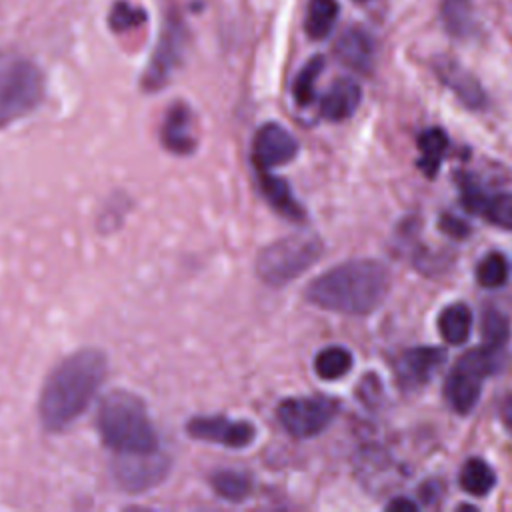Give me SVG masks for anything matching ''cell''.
Here are the masks:
<instances>
[{
    "label": "cell",
    "instance_id": "cell-1",
    "mask_svg": "<svg viewBox=\"0 0 512 512\" xmlns=\"http://www.w3.org/2000/svg\"><path fill=\"white\" fill-rule=\"evenodd\" d=\"M108 370L102 350L82 348L66 356L46 378L38 414L44 430L60 432L76 422L92 404Z\"/></svg>",
    "mask_w": 512,
    "mask_h": 512
},
{
    "label": "cell",
    "instance_id": "cell-15",
    "mask_svg": "<svg viewBox=\"0 0 512 512\" xmlns=\"http://www.w3.org/2000/svg\"><path fill=\"white\" fill-rule=\"evenodd\" d=\"M196 134L192 128V112L186 104H174L162 124V144L174 154L186 156L196 148Z\"/></svg>",
    "mask_w": 512,
    "mask_h": 512
},
{
    "label": "cell",
    "instance_id": "cell-3",
    "mask_svg": "<svg viewBox=\"0 0 512 512\" xmlns=\"http://www.w3.org/2000/svg\"><path fill=\"white\" fill-rule=\"evenodd\" d=\"M98 432L116 456L160 452L148 410L132 392L116 390L104 398L98 410Z\"/></svg>",
    "mask_w": 512,
    "mask_h": 512
},
{
    "label": "cell",
    "instance_id": "cell-13",
    "mask_svg": "<svg viewBox=\"0 0 512 512\" xmlns=\"http://www.w3.org/2000/svg\"><path fill=\"white\" fill-rule=\"evenodd\" d=\"M462 202L466 210L486 218L488 222L504 230H512V194L510 192L486 196L474 182H464Z\"/></svg>",
    "mask_w": 512,
    "mask_h": 512
},
{
    "label": "cell",
    "instance_id": "cell-28",
    "mask_svg": "<svg viewBox=\"0 0 512 512\" xmlns=\"http://www.w3.org/2000/svg\"><path fill=\"white\" fill-rule=\"evenodd\" d=\"M476 278L484 288H500L508 280V262L500 252L484 256L476 268Z\"/></svg>",
    "mask_w": 512,
    "mask_h": 512
},
{
    "label": "cell",
    "instance_id": "cell-9",
    "mask_svg": "<svg viewBox=\"0 0 512 512\" xmlns=\"http://www.w3.org/2000/svg\"><path fill=\"white\" fill-rule=\"evenodd\" d=\"M168 468V458L160 452L116 456L114 478L124 490L142 492L162 482L168 474Z\"/></svg>",
    "mask_w": 512,
    "mask_h": 512
},
{
    "label": "cell",
    "instance_id": "cell-2",
    "mask_svg": "<svg viewBox=\"0 0 512 512\" xmlns=\"http://www.w3.org/2000/svg\"><path fill=\"white\" fill-rule=\"evenodd\" d=\"M390 290L388 268L372 258L348 260L316 276L306 288V300L322 310L366 316L380 308Z\"/></svg>",
    "mask_w": 512,
    "mask_h": 512
},
{
    "label": "cell",
    "instance_id": "cell-11",
    "mask_svg": "<svg viewBox=\"0 0 512 512\" xmlns=\"http://www.w3.org/2000/svg\"><path fill=\"white\" fill-rule=\"evenodd\" d=\"M298 154L296 138L280 124L268 122L258 128L252 142V162L258 170H270L290 162Z\"/></svg>",
    "mask_w": 512,
    "mask_h": 512
},
{
    "label": "cell",
    "instance_id": "cell-24",
    "mask_svg": "<svg viewBox=\"0 0 512 512\" xmlns=\"http://www.w3.org/2000/svg\"><path fill=\"white\" fill-rule=\"evenodd\" d=\"M210 486L220 498L228 502H242L244 498H248L252 482H250V476L244 472L218 470L210 476Z\"/></svg>",
    "mask_w": 512,
    "mask_h": 512
},
{
    "label": "cell",
    "instance_id": "cell-21",
    "mask_svg": "<svg viewBox=\"0 0 512 512\" xmlns=\"http://www.w3.org/2000/svg\"><path fill=\"white\" fill-rule=\"evenodd\" d=\"M458 482L462 486L464 492L472 494V496H486L494 484H496V474L492 470V466L482 460V458H470L464 462V466L460 468L458 474Z\"/></svg>",
    "mask_w": 512,
    "mask_h": 512
},
{
    "label": "cell",
    "instance_id": "cell-16",
    "mask_svg": "<svg viewBox=\"0 0 512 512\" xmlns=\"http://www.w3.org/2000/svg\"><path fill=\"white\" fill-rule=\"evenodd\" d=\"M362 90L350 78H338L320 100V116L330 122L350 118L360 106Z\"/></svg>",
    "mask_w": 512,
    "mask_h": 512
},
{
    "label": "cell",
    "instance_id": "cell-18",
    "mask_svg": "<svg viewBox=\"0 0 512 512\" xmlns=\"http://www.w3.org/2000/svg\"><path fill=\"white\" fill-rule=\"evenodd\" d=\"M260 190H262L264 198L268 200V204L284 218L294 220V222H302L306 218L302 204L292 196V190L286 180L276 178V176L268 174L266 170H260Z\"/></svg>",
    "mask_w": 512,
    "mask_h": 512
},
{
    "label": "cell",
    "instance_id": "cell-30",
    "mask_svg": "<svg viewBox=\"0 0 512 512\" xmlns=\"http://www.w3.org/2000/svg\"><path fill=\"white\" fill-rule=\"evenodd\" d=\"M440 228H442L444 232H448L450 236H456V238L468 234V226H466L464 222L452 218V216H444L442 222H440Z\"/></svg>",
    "mask_w": 512,
    "mask_h": 512
},
{
    "label": "cell",
    "instance_id": "cell-29",
    "mask_svg": "<svg viewBox=\"0 0 512 512\" xmlns=\"http://www.w3.org/2000/svg\"><path fill=\"white\" fill-rule=\"evenodd\" d=\"M146 20L144 10L128 4V2H116L108 14V26L114 32H126L136 26H140Z\"/></svg>",
    "mask_w": 512,
    "mask_h": 512
},
{
    "label": "cell",
    "instance_id": "cell-4",
    "mask_svg": "<svg viewBox=\"0 0 512 512\" xmlns=\"http://www.w3.org/2000/svg\"><path fill=\"white\" fill-rule=\"evenodd\" d=\"M322 252L324 244L316 234H292L258 252L256 274L270 286H284L312 268L320 260Z\"/></svg>",
    "mask_w": 512,
    "mask_h": 512
},
{
    "label": "cell",
    "instance_id": "cell-27",
    "mask_svg": "<svg viewBox=\"0 0 512 512\" xmlns=\"http://www.w3.org/2000/svg\"><path fill=\"white\" fill-rule=\"evenodd\" d=\"M442 20L452 34H466L472 28V4L470 0H444Z\"/></svg>",
    "mask_w": 512,
    "mask_h": 512
},
{
    "label": "cell",
    "instance_id": "cell-6",
    "mask_svg": "<svg viewBox=\"0 0 512 512\" xmlns=\"http://www.w3.org/2000/svg\"><path fill=\"white\" fill-rule=\"evenodd\" d=\"M502 352L490 346L474 348L462 354L446 378V398L458 414H468L480 398L482 380L502 366Z\"/></svg>",
    "mask_w": 512,
    "mask_h": 512
},
{
    "label": "cell",
    "instance_id": "cell-10",
    "mask_svg": "<svg viewBox=\"0 0 512 512\" xmlns=\"http://www.w3.org/2000/svg\"><path fill=\"white\" fill-rule=\"evenodd\" d=\"M186 432L194 440L214 442L228 448H246L256 438V428L244 420H228L224 416H196L186 424Z\"/></svg>",
    "mask_w": 512,
    "mask_h": 512
},
{
    "label": "cell",
    "instance_id": "cell-12",
    "mask_svg": "<svg viewBox=\"0 0 512 512\" xmlns=\"http://www.w3.org/2000/svg\"><path fill=\"white\" fill-rule=\"evenodd\" d=\"M444 360H446V352L442 348H436V346L410 348L396 360L398 380L406 388H418L434 376V372L442 366Z\"/></svg>",
    "mask_w": 512,
    "mask_h": 512
},
{
    "label": "cell",
    "instance_id": "cell-5",
    "mask_svg": "<svg viewBox=\"0 0 512 512\" xmlns=\"http://www.w3.org/2000/svg\"><path fill=\"white\" fill-rule=\"evenodd\" d=\"M42 98V70L22 56H0V128L30 114Z\"/></svg>",
    "mask_w": 512,
    "mask_h": 512
},
{
    "label": "cell",
    "instance_id": "cell-14",
    "mask_svg": "<svg viewBox=\"0 0 512 512\" xmlns=\"http://www.w3.org/2000/svg\"><path fill=\"white\" fill-rule=\"evenodd\" d=\"M434 68H436L438 78L458 96V100L466 108H470V110L484 108L486 94L468 70H464L458 62H452V60H446V58H440L434 64Z\"/></svg>",
    "mask_w": 512,
    "mask_h": 512
},
{
    "label": "cell",
    "instance_id": "cell-7",
    "mask_svg": "<svg viewBox=\"0 0 512 512\" xmlns=\"http://www.w3.org/2000/svg\"><path fill=\"white\" fill-rule=\"evenodd\" d=\"M336 412L338 402L326 396L286 398L276 408L278 422L294 438H312L320 434L334 420Z\"/></svg>",
    "mask_w": 512,
    "mask_h": 512
},
{
    "label": "cell",
    "instance_id": "cell-25",
    "mask_svg": "<svg viewBox=\"0 0 512 512\" xmlns=\"http://www.w3.org/2000/svg\"><path fill=\"white\" fill-rule=\"evenodd\" d=\"M480 334H482L484 346L504 350L510 340V322L498 308L490 306L482 312Z\"/></svg>",
    "mask_w": 512,
    "mask_h": 512
},
{
    "label": "cell",
    "instance_id": "cell-20",
    "mask_svg": "<svg viewBox=\"0 0 512 512\" xmlns=\"http://www.w3.org/2000/svg\"><path fill=\"white\" fill-rule=\"evenodd\" d=\"M446 148H448V136L442 128H428L420 134V138H418V150H420L418 166L428 178L436 176Z\"/></svg>",
    "mask_w": 512,
    "mask_h": 512
},
{
    "label": "cell",
    "instance_id": "cell-17",
    "mask_svg": "<svg viewBox=\"0 0 512 512\" xmlns=\"http://www.w3.org/2000/svg\"><path fill=\"white\" fill-rule=\"evenodd\" d=\"M334 54L348 68L358 70V72H366L372 66L374 44H372V38L364 30L348 28L336 40Z\"/></svg>",
    "mask_w": 512,
    "mask_h": 512
},
{
    "label": "cell",
    "instance_id": "cell-22",
    "mask_svg": "<svg viewBox=\"0 0 512 512\" xmlns=\"http://www.w3.org/2000/svg\"><path fill=\"white\" fill-rule=\"evenodd\" d=\"M336 18H338V2L336 0H310L306 18H304L306 34L312 40L326 38L334 28Z\"/></svg>",
    "mask_w": 512,
    "mask_h": 512
},
{
    "label": "cell",
    "instance_id": "cell-31",
    "mask_svg": "<svg viewBox=\"0 0 512 512\" xmlns=\"http://www.w3.org/2000/svg\"><path fill=\"white\" fill-rule=\"evenodd\" d=\"M418 508L416 502H412L410 498H394L386 504V510H392V512H414Z\"/></svg>",
    "mask_w": 512,
    "mask_h": 512
},
{
    "label": "cell",
    "instance_id": "cell-19",
    "mask_svg": "<svg viewBox=\"0 0 512 512\" xmlns=\"http://www.w3.org/2000/svg\"><path fill=\"white\" fill-rule=\"evenodd\" d=\"M472 328V312L466 304H450L438 316V330L448 344H462L468 340Z\"/></svg>",
    "mask_w": 512,
    "mask_h": 512
},
{
    "label": "cell",
    "instance_id": "cell-8",
    "mask_svg": "<svg viewBox=\"0 0 512 512\" xmlns=\"http://www.w3.org/2000/svg\"><path fill=\"white\" fill-rule=\"evenodd\" d=\"M184 48V30L182 24L176 18H168L164 24V30L158 38V46L152 54V60L142 76V88L148 92H154L162 88L170 74L174 72L176 64L180 62Z\"/></svg>",
    "mask_w": 512,
    "mask_h": 512
},
{
    "label": "cell",
    "instance_id": "cell-26",
    "mask_svg": "<svg viewBox=\"0 0 512 512\" xmlns=\"http://www.w3.org/2000/svg\"><path fill=\"white\" fill-rule=\"evenodd\" d=\"M322 70H324V58H322V56H314V58H310V60L300 68V72L296 74L292 92H294V100H296L300 106H306V104L312 102V98H314V86H316V80H318V76H320Z\"/></svg>",
    "mask_w": 512,
    "mask_h": 512
},
{
    "label": "cell",
    "instance_id": "cell-23",
    "mask_svg": "<svg viewBox=\"0 0 512 512\" xmlns=\"http://www.w3.org/2000/svg\"><path fill=\"white\" fill-rule=\"evenodd\" d=\"M352 368V354L342 346L322 348L314 358V372L322 380H338Z\"/></svg>",
    "mask_w": 512,
    "mask_h": 512
},
{
    "label": "cell",
    "instance_id": "cell-32",
    "mask_svg": "<svg viewBox=\"0 0 512 512\" xmlns=\"http://www.w3.org/2000/svg\"><path fill=\"white\" fill-rule=\"evenodd\" d=\"M500 416H502L504 426H506V428L510 430V434H512V396L504 398V402H502V406H500Z\"/></svg>",
    "mask_w": 512,
    "mask_h": 512
}]
</instances>
